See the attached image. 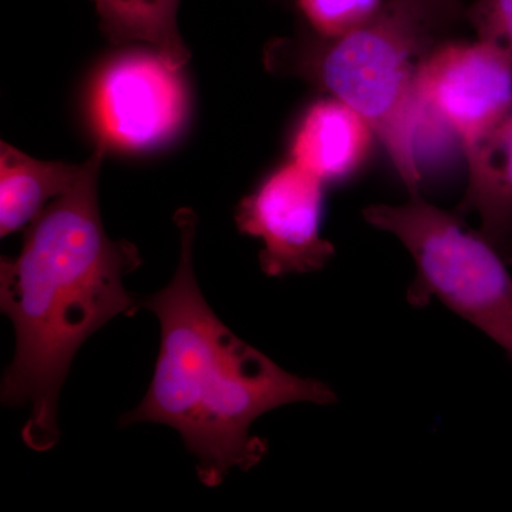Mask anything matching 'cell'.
I'll return each instance as SVG.
<instances>
[{
	"instance_id": "obj_1",
	"label": "cell",
	"mask_w": 512,
	"mask_h": 512,
	"mask_svg": "<svg viewBox=\"0 0 512 512\" xmlns=\"http://www.w3.org/2000/svg\"><path fill=\"white\" fill-rule=\"evenodd\" d=\"M106 151L100 141L83 177L29 225L19 255L0 262V309L16 336L0 399L29 406L22 440L37 453L59 443V396L84 342L111 319L140 309L124 286L143 264L140 252L111 239L101 220L97 181Z\"/></svg>"
},
{
	"instance_id": "obj_2",
	"label": "cell",
	"mask_w": 512,
	"mask_h": 512,
	"mask_svg": "<svg viewBox=\"0 0 512 512\" xmlns=\"http://www.w3.org/2000/svg\"><path fill=\"white\" fill-rule=\"evenodd\" d=\"M180 261L170 284L140 301L157 316L161 345L153 379L121 427L165 424L180 433L197 458V476L218 487L234 468L258 466L268 443L251 434L262 414L292 403L328 406L336 394L326 383L286 372L244 340L212 311L195 278L192 249L197 215L175 212Z\"/></svg>"
},
{
	"instance_id": "obj_3",
	"label": "cell",
	"mask_w": 512,
	"mask_h": 512,
	"mask_svg": "<svg viewBox=\"0 0 512 512\" xmlns=\"http://www.w3.org/2000/svg\"><path fill=\"white\" fill-rule=\"evenodd\" d=\"M440 40L400 0H384L375 18L352 32L311 29L266 46L269 72L296 77L359 113L375 131L410 195L420 194L417 136L424 111L417 62Z\"/></svg>"
},
{
	"instance_id": "obj_4",
	"label": "cell",
	"mask_w": 512,
	"mask_h": 512,
	"mask_svg": "<svg viewBox=\"0 0 512 512\" xmlns=\"http://www.w3.org/2000/svg\"><path fill=\"white\" fill-rule=\"evenodd\" d=\"M363 217L399 238L412 255L416 276L409 303L420 308L439 299L494 340L512 362L510 264L480 231H471L460 214L440 210L421 194L402 205H370Z\"/></svg>"
},
{
	"instance_id": "obj_5",
	"label": "cell",
	"mask_w": 512,
	"mask_h": 512,
	"mask_svg": "<svg viewBox=\"0 0 512 512\" xmlns=\"http://www.w3.org/2000/svg\"><path fill=\"white\" fill-rule=\"evenodd\" d=\"M424 111L450 128L466 147L512 110V52L503 43L440 40L416 69Z\"/></svg>"
},
{
	"instance_id": "obj_6",
	"label": "cell",
	"mask_w": 512,
	"mask_h": 512,
	"mask_svg": "<svg viewBox=\"0 0 512 512\" xmlns=\"http://www.w3.org/2000/svg\"><path fill=\"white\" fill-rule=\"evenodd\" d=\"M325 185L291 160L239 202L235 221L242 234L264 244L259 264L266 275L319 271L335 256L332 242L320 232Z\"/></svg>"
},
{
	"instance_id": "obj_7",
	"label": "cell",
	"mask_w": 512,
	"mask_h": 512,
	"mask_svg": "<svg viewBox=\"0 0 512 512\" xmlns=\"http://www.w3.org/2000/svg\"><path fill=\"white\" fill-rule=\"evenodd\" d=\"M180 70L154 49L124 53L107 63L93 96L101 141L148 150L171 140L188 113Z\"/></svg>"
},
{
	"instance_id": "obj_8",
	"label": "cell",
	"mask_w": 512,
	"mask_h": 512,
	"mask_svg": "<svg viewBox=\"0 0 512 512\" xmlns=\"http://www.w3.org/2000/svg\"><path fill=\"white\" fill-rule=\"evenodd\" d=\"M376 134L359 113L328 97L305 111L291 143V160L323 183L348 180L370 156Z\"/></svg>"
},
{
	"instance_id": "obj_9",
	"label": "cell",
	"mask_w": 512,
	"mask_h": 512,
	"mask_svg": "<svg viewBox=\"0 0 512 512\" xmlns=\"http://www.w3.org/2000/svg\"><path fill=\"white\" fill-rule=\"evenodd\" d=\"M468 183L458 214H476L480 232L512 265V110L463 147Z\"/></svg>"
},
{
	"instance_id": "obj_10",
	"label": "cell",
	"mask_w": 512,
	"mask_h": 512,
	"mask_svg": "<svg viewBox=\"0 0 512 512\" xmlns=\"http://www.w3.org/2000/svg\"><path fill=\"white\" fill-rule=\"evenodd\" d=\"M0 147V237L5 238L32 224L47 201L72 190L83 177L86 163L37 160L5 141Z\"/></svg>"
},
{
	"instance_id": "obj_11",
	"label": "cell",
	"mask_w": 512,
	"mask_h": 512,
	"mask_svg": "<svg viewBox=\"0 0 512 512\" xmlns=\"http://www.w3.org/2000/svg\"><path fill=\"white\" fill-rule=\"evenodd\" d=\"M181 0H94L100 28L114 45L141 43L181 69L190 60L178 30Z\"/></svg>"
},
{
	"instance_id": "obj_12",
	"label": "cell",
	"mask_w": 512,
	"mask_h": 512,
	"mask_svg": "<svg viewBox=\"0 0 512 512\" xmlns=\"http://www.w3.org/2000/svg\"><path fill=\"white\" fill-rule=\"evenodd\" d=\"M309 29L322 36H339L370 22L384 0H296Z\"/></svg>"
},
{
	"instance_id": "obj_13",
	"label": "cell",
	"mask_w": 512,
	"mask_h": 512,
	"mask_svg": "<svg viewBox=\"0 0 512 512\" xmlns=\"http://www.w3.org/2000/svg\"><path fill=\"white\" fill-rule=\"evenodd\" d=\"M464 18L477 37L503 43L512 52V0H476Z\"/></svg>"
},
{
	"instance_id": "obj_14",
	"label": "cell",
	"mask_w": 512,
	"mask_h": 512,
	"mask_svg": "<svg viewBox=\"0 0 512 512\" xmlns=\"http://www.w3.org/2000/svg\"><path fill=\"white\" fill-rule=\"evenodd\" d=\"M417 19L439 37L447 35L463 18V0H400Z\"/></svg>"
}]
</instances>
